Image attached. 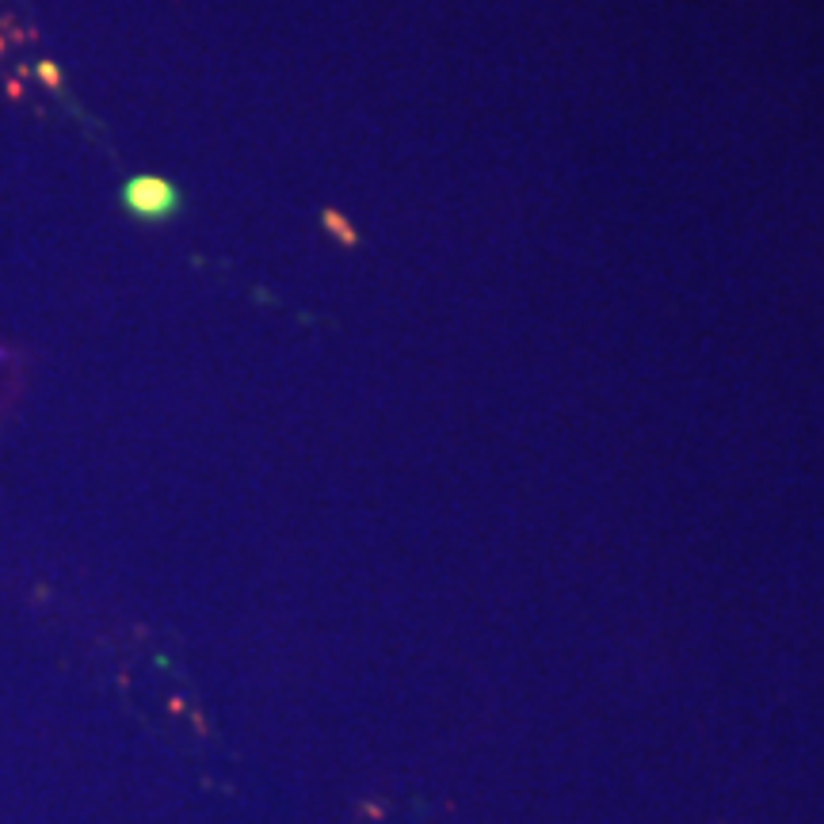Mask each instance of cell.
Instances as JSON below:
<instances>
[{"label": "cell", "mask_w": 824, "mask_h": 824, "mask_svg": "<svg viewBox=\"0 0 824 824\" xmlns=\"http://www.w3.org/2000/svg\"><path fill=\"white\" fill-rule=\"evenodd\" d=\"M325 225H329V229H332V237H340V240H348V245H355L352 225H348L340 214H332V210H325Z\"/></svg>", "instance_id": "obj_2"}, {"label": "cell", "mask_w": 824, "mask_h": 824, "mask_svg": "<svg viewBox=\"0 0 824 824\" xmlns=\"http://www.w3.org/2000/svg\"><path fill=\"white\" fill-rule=\"evenodd\" d=\"M35 73L43 76L46 89H61V73H58V66H54V61H38Z\"/></svg>", "instance_id": "obj_3"}, {"label": "cell", "mask_w": 824, "mask_h": 824, "mask_svg": "<svg viewBox=\"0 0 824 824\" xmlns=\"http://www.w3.org/2000/svg\"><path fill=\"white\" fill-rule=\"evenodd\" d=\"M119 199L127 214H134L138 222H150V225L168 222V217H176L184 207V196L165 176H130V180L122 184Z\"/></svg>", "instance_id": "obj_1"}, {"label": "cell", "mask_w": 824, "mask_h": 824, "mask_svg": "<svg viewBox=\"0 0 824 824\" xmlns=\"http://www.w3.org/2000/svg\"><path fill=\"white\" fill-rule=\"evenodd\" d=\"M0 54H4V38H0Z\"/></svg>", "instance_id": "obj_4"}]
</instances>
